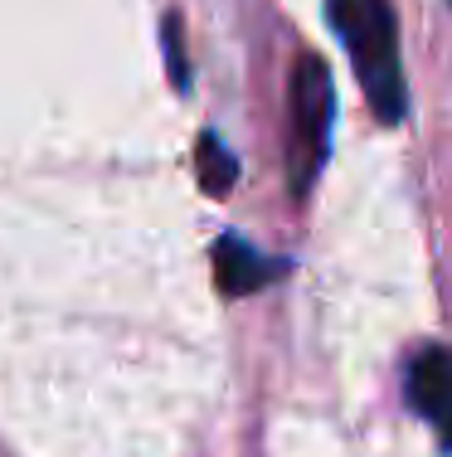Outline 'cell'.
<instances>
[{"mask_svg": "<svg viewBox=\"0 0 452 457\" xmlns=\"http://www.w3.org/2000/svg\"><path fill=\"white\" fill-rule=\"evenodd\" d=\"M326 15L336 25L341 45L350 54V69L365 88V103L380 122H404L408 83L399 63V25L390 0H326Z\"/></svg>", "mask_w": 452, "mask_h": 457, "instance_id": "1", "label": "cell"}, {"mask_svg": "<svg viewBox=\"0 0 452 457\" xmlns=\"http://www.w3.org/2000/svg\"><path fill=\"white\" fill-rule=\"evenodd\" d=\"M292 127H287V185L292 195L311 190V180L321 176V161H326V137H331V112H336V88H331V73L316 54H301L297 73H292Z\"/></svg>", "mask_w": 452, "mask_h": 457, "instance_id": "2", "label": "cell"}, {"mask_svg": "<svg viewBox=\"0 0 452 457\" xmlns=\"http://www.w3.org/2000/svg\"><path fill=\"white\" fill-rule=\"evenodd\" d=\"M408 399L452 443V355L443 345H423L408 361Z\"/></svg>", "mask_w": 452, "mask_h": 457, "instance_id": "3", "label": "cell"}, {"mask_svg": "<svg viewBox=\"0 0 452 457\" xmlns=\"http://www.w3.org/2000/svg\"><path fill=\"white\" fill-rule=\"evenodd\" d=\"M287 263H277V258L258 253L253 244H243V238L224 234L219 244H214V273H219V287L229 292V297H249V292L267 287L273 278H283Z\"/></svg>", "mask_w": 452, "mask_h": 457, "instance_id": "4", "label": "cell"}, {"mask_svg": "<svg viewBox=\"0 0 452 457\" xmlns=\"http://www.w3.org/2000/svg\"><path fill=\"white\" fill-rule=\"evenodd\" d=\"M195 170H200V185L210 195H229L234 180H239V161L229 156V146H224L214 132L200 137V151H195Z\"/></svg>", "mask_w": 452, "mask_h": 457, "instance_id": "5", "label": "cell"}, {"mask_svg": "<svg viewBox=\"0 0 452 457\" xmlns=\"http://www.w3.org/2000/svg\"><path fill=\"white\" fill-rule=\"evenodd\" d=\"M166 63H170V79L176 88H190V63H185V45H180V20H166Z\"/></svg>", "mask_w": 452, "mask_h": 457, "instance_id": "6", "label": "cell"}]
</instances>
